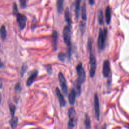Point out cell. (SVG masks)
Segmentation results:
<instances>
[{
    "mask_svg": "<svg viewBox=\"0 0 129 129\" xmlns=\"http://www.w3.org/2000/svg\"><path fill=\"white\" fill-rule=\"evenodd\" d=\"M4 64L3 63V62L1 61V60H0V68H2V67H3Z\"/></svg>",
    "mask_w": 129,
    "mask_h": 129,
    "instance_id": "obj_32",
    "label": "cell"
},
{
    "mask_svg": "<svg viewBox=\"0 0 129 129\" xmlns=\"http://www.w3.org/2000/svg\"><path fill=\"white\" fill-rule=\"evenodd\" d=\"M47 72H48V73H52V68L51 67H50V68H47Z\"/></svg>",
    "mask_w": 129,
    "mask_h": 129,
    "instance_id": "obj_31",
    "label": "cell"
},
{
    "mask_svg": "<svg viewBox=\"0 0 129 129\" xmlns=\"http://www.w3.org/2000/svg\"><path fill=\"white\" fill-rule=\"evenodd\" d=\"M1 101H2V95L1 93H0V104H1Z\"/></svg>",
    "mask_w": 129,
    "mask_h": 129,
    "instance_id": "obj_35",
    "label": "cell"
},
{
    "mask_svg": "<svg viewBox=\"0 0 129 129\" xmlns=\"http://www.w3.org/2000/svg\"><path fill=\"white\" fill-rule=\"evenodd\" d=\"M94 112L95 116L96 119L98 121L100 119V105H99V101L98 99V95L97 93L94 94Z\"/></svg>",
    "mask_w": 129,
    "mask_h": 129,
    "instance_id": "obj_6",
    "label": "cell"
},
{
    "mask_svg": "<svg viewBox=\"0 0 129 129\" xmlns=\"http://www.w3.org/2000/svg\"><path fill=\"white\" fill-rule=\"evenodd\" d=\"M102 73L104 77H108L111 73V66L108 60H105L103 63Z\"/></svg>",
    "mask_w": 129,
    "mask_h": 129,
    "instance_id": "obj_9",
    "label": "cell"
},
{
    "mask_svg": "<svg viewBox=\"0 0 129 129\" xmlns=\"http://www.w3.org/2000/svg\"><path fill=\"white\" fill-rule=\"evenodd\" d=\"M80 1H76L75 3V13H76V17L78 18L79 16V12H80Z\"/></svg>",
    "mask_w": 129,
    "mask_h": 129,
    "instance_id": "obj_22",
    "label": "cell"
},
{
    "mask_svg": "<svg viewBox=\"0 0 129 129\" xmlns=\"http://www.w3.org/2000/svg\"><path fill=\"white\" fill-rule=\"evenodd\" d=\"M80 30L82 34H84L85 30V23H83L82 22H80Z\"/></svg>",
    "mask_w": 129,
    "mask_h": 129,
    "instance_id": "obj_27",
    "label": "cell"
},
{
    "mask_svg": "<svg viewBox=\"0 0 129 129\" xmlns=\"http://www.w3.org/2000/svg\"><path fill=\"white\" fill-rule=\"evenodd\" d=\"M108 34V30L105 28L99 30V34H98L97 43L99 48L101 50H103L105 47V42L107 39V36Z\"/></svg>",
    "mask_w": 129,
    "mask_h": 129,
    "instance_id": "obj_1",
    "label": "cell"
},
{
    "mask_svg": "<svg viewBox=\"0 0 129 129\" xmlns=\"http://www.w3.org/2000/svg\"><path fill=\"white\" fill-rule=\"evenodd\" d=\"M58 79L60 82V84L63 93L66 95L68 92V88L67 85V83L65 78L62 72H60L58 74Z\"/></svg>",
    "mask_w": 129,
    "mask_h": 129,
    "instance_id": "obj_7",
    "label": "cell"
},
{
    "mask_svg": "<svg viewBox=\"0 0 129 129\" xmlns=\"http://www.w3.org/2000/svg\"><path fill=\"white\" fill-rule=\"evenodd\" d=\"M2 81H1V79H0V89H1L2 87Z\"/></svg>",
    "mask_w": 129,
    "mask_h": 129,
    "instance_id": "obj_34",
    "label": "cell"
},
{
    "mask_svg": "<svg viewBox=\"0 0 129 129\" xmlns=\"http://www.w3.org/2000/svg\"><path fill=\"white\" fill-rule=\"evenodd\" d=\"M76 96V94L75 90L74 88L72 89L68 96V100H69V103L71 105H73L75 103Z\"/></svg>",
    "mask_w": 129,
    "mask_h": 129,
    "instance_id": "obj_12",
    "label": "cell"
},
{
    "mask_svg": "<svg viewBox=\"0 0 129 129\" xmlns=\"http://www.w3.org/2000/svg\"><path fill=\"white\" fill-rule=\"evenodd\" d=\"M37 75H38L37 70H35L31 72L29 78L27 79V82H26V84H27V86H30L32 84L33 82L34 81L35 79L36 78Z\"/></svg>",
    "mask_w": 129,
    "mask_h": 129,
    "instance_id": "obj_11",
    "label": "cell"
},
{
    "mask_svg": "<svg viewBox=\"0 0 129 129\" xmlns=\"http://www.w3.org/2000/svg\"><path fill=\"white\" fill-rule=\"evenodd\" d=\"M76 71L77 75L78 76V79L77 80L82 84V83H84L85 80L86 75L85 72L83 67L82 64L81 63H80L78 64V65L76 67Z\"/></svg>",
    "mask_w": 129,
    "mask_h": 129,
    "instance_id": "obj_4",
    "label": "cell"
},
{
    "mask_svg": "<svg viewBox=\"0 0 129 129\" xmlns=\"http://www.w3.org/2000/svg\"><path fill=\"white\" fill-rule=\"evenodd\" d=\"M52 43L54 50H56L57 47V43H58V33L56 31H54L52 34Z\"/></svg>",
    "mask_w": 129,
    "mask_h": 129,
    "instance_id": "obj_13",
    "label": "cell"
},
{
    "mask_svg": "<svg viewBox=\"0 0 129 129\" xmlns=\"http://www.w3.org/2000/svg\"><path fill=\"white\" fill-rule=\"evenodd\" d=\"M64 16H65V19L66 22L68 23V25L70 26V24L71 23V19L69 8H66L65 10V13H64Z\"/></svg>",
    "mask_w": 129,
    "mask_h": 129,
    "instance_id": "obj_15",
    "label": "cell"
},
{
    "mask_svg": "<svg viewBox=\"0 0 129 129\" xmlns=\"http://www.w3.org/2000/svg\"><path fill=\"white\" fill-rule=\"evenodd\" d=\"M56 95L58 96V98L59 101V103L60 104V106L61 107H64L66 105V101L62 93L60 92V90L59 89V88L56 87Z\"/></svg>",
    "mask_w": 129,
    "mask_h": 129,
    "instance_id": "obj_10",
    "label": "cell"
},
{
    "mask_svg": "<svg viewBox=\"0 0 129 129\" xmlns=\"http://www.w3.org/2000/svg\"><path fill=\"white\" fill-rule=\"evenodd\" d=\"M21 89V87H20V83H17V84L16 85V86H15V90H16V91H19Z\"/></svg>",
    "mask_w": 129,
    "mask_h": 129,
    "instance_id": "obj_30",
    "label": "cell"
},
{
    "mask_svg": "<svg viewBox=\"0 0 129 129\" xmlns=\"http://www.w3.org/2000/svg\"><path fill=\"white\" fill-rule=\"evenodd\" d=\"M15 111H16V107H15V106L14 105L12 104L10 105V111L11 115L12 116V117L14 116Z\"/></svg>",
    "mask_w": 129,
    "mask_h": 129,
    "instance_id": "obj_26",
    "label": "cell"
},
{
    "mask_svg": "<svg viewBox=\"0 0 129 129\" xmlns=\"http://www.w3.org/2000/svg\"><path fill=\"white\" fill-rule=\"evenodd\" d=\"M84 124L86 129H91V121L90 117L87 114L85 115V120H84Z\"/></svg>",
    "mask_w": 129,
    "mask_h": 129,
    "instance_id": "obj_19",
    "label": "cell"
},
{
    "mask_svg": "<svg viewBox=\"0 0 129 129\" xmlns=\"http://www.w3.org/2000/svg\"><path fill=\"white\" fill-rule=\"evenodd\" d=\"M102 129H106V126L105 125H104V126L103 127H102Z\"/></svg>",
    "mask_w": 129,
    "mask_h": 129,
    "instance_id": "obj_36",
    "label": "cell"
},
{
    "mask_svg": "<svg viewBox=\"0 0 129 129\" xmlns=\"http://www.w3.org/2000/svg\"><path fill=\"white\" fill-rule=\"evenodd\" d=\"M68 116L69 120L68 124L67 129H73L76 123V112L73 108H70L68 110Z\"/></svg>",
    "mask_w": 129,
    "mask_h": 129,
    "instance_id": "obj_2",
    "label": "cell"
},
{
    "mask_svg": "<svg viewBox=\"0 0 129 129\" xmlns=\"http://www.w3.org/2000/svg\"><path fill=\"white\" fill-rule=\"evenodd\" d=\"M63 3L64 1L63 0H59L57 1V9L59 13H61L63 10Z\"/></svg>",
    "mask_w": 129,
    "mask_h": 129,
    "instance_id": "obj_23",
    "label": "cell"
},
{
    "mask_svg": "<svg viewBox=\"0 0 129 129\" xmlns=\"http://www.w3.org/2000/svg\"><path fill=\"white\" fill-rule=\"evenodd\" d=\"M81 17L83 21H86L87 19V12L85 4L84 3L81 7Z\"/></svg>",
    "mask_w": 129,
    "mask_h": 129,
    "instance_id": "obj_17",
    "label": "cell"
},
{
    "mask_svg": "<svg viewBox=\"0 0 129 129\" xmlns=\"http://www.w3.org/2000/svg\"><path fill=\"white\" fill-rule=\"evenodd\" d=\"M0 36L3 40H5L7 36V31L5 26L3 25L0 28Z\"/></svg>",
    "mask_w": 129,
    "mask_h": 129,
    "instance_id": "obj_16",
    "label": "cell"
},
{
    "mask_svg": "<svg viewBox=\"0 0 129 129\" xmlns=\"http://www.w3.org/2000/svg\"><path fill=\"white\" fill-rule=\"evenodd\" d=\"M66 54L64 52H60L58 55V58L60 61L64 62L66 58Z\"/></svg>",
    "mask_w": 129,
    "mask_h": 129,
    "instance_id": "obj_25",
    "label": "cell"
},
{
    "mask_svg": "<svg viewBox=\"0 0 129 129\" xmlns=\"http://www.w3.org/2000/svg\"><path fill=\"white\" fill-rule=\"evenodd\" d=\"M18 122V117H12V119H11V120L10 121V124L11 126V127L12 128H14L17 126Z\"/></svg>",
    "mask_w": 129,
    "mask_h": 129,
    "instance_id": "obj_21",
    "label": "cell"
},
{
    "mask_svg": "<svg viewBox=\"0 0 129 129\" xmlns=\"http://www.w3.org/2000/svg\"><path fill=\"white\" fill-rule=\"evenodd\" d=\"M20 3L22 8H25L26 6V1H24V0H21L20 1Z\"/></svg>",
    "mask_w": 129,
    "mask_h": 129,
    "instance_id": "obj_29",
    "label": "cell"
},
{
    "mask_svg": "<svg viewBox=\"0 0 129 129\" xmlns=\"http://www.w3.org/2000/svg\"><path fill=\"white\" fill-rule=\"evenodd\" d=\"M105 19L107 24H109L111 20V10L109 6H108L105 9Z\"/></svg>",
    "mask_w": 129,
    "mask_h": 129,
    "instance_id": "obj_14",
    "label": "cell"
},
{
    "mask_svg": "<svg viewBox=\"0 0 129 129\" xmlns=\"http://www.w3.org/2000/svg\"><path fill=\"white\" fill-rule=\"evenodd\" d=\"M89 3L91 5H93L94 3V1H92V0H90V1H89Z\"/></svg>",
    "mask_w": 129,
    "mask_h": 129,
    "instance_id": "obj_33",
    "label": "cell"
},
{
    "mask_svg": "<svg viewBox=\"0 0 129 129\" xmlns=\"http://www.w3.org/2000/svg\"><path fill=\"white\" fill-rule=\"evenodd\" d=\"M36 129V128H33V129Z\"/></svg>",
    "mask_w": 129,
    "mask_h": 129,
    "instance_id": "obj_37",
    "label": "cell"
},
{
    "mask_svg": "<svg viewBox=\"0 0 129 129\" xmlns=\"http://www.w3.org/2000/svg\"><path fill=\"white\" fill-rule=\"evenodd\" d=\"M13 12L14 13H16V15L18 13V8H17V5L15 3H14L13 4Z\"/></svg>",
    "mask_w": 129,
    "mask_h": 129,
    "instance_id": "obj_28",
    "label": "cell"
},
{
    "mask_svg": "<svg viewBox=\"0 0 129 129\" xmlns=\"http://www.w3.org/2000/svg\"><path fill=\"white\" fill-rule=\"evenodd\" d=\"M63 38L64 42L66 45L70 47L71 45V30L69 25L64 26L63 29Z\"/></svg>",
    "mask_w": 129,
    "mask_h": 129,
    "instance_id": "obj_5",
    "label": "cell"
},
{
    "mask_svg": "<svg viewBox=\"0 0 129 129\" xmlns=\"http://www.w3.org/2000/svg\"><path fill=\"white\" fill-rule=\"evenodd\" d=\"M17 22L18 23V25L21 30L23 29L26 26V21H27V17L24 15L18 13L16 15Z\"/></svg>",
    "mask_w": 129,
    "mask_h": 129,
    "instance_id": "obj_8",
    "label": "cell"
},
{
    "mask_svg": "<svg viewBox=\"0 0 129 129\" xmlns=\"http://www.w3.org/2000/svg\"><path fill=\"white\" fill-rule=\"evenodd\" d=\"M81 83L78 80H76L75 82V92L77 96H79L81 93Z\"/></svg>",
    "mask_w": 129,
    "mask_h": 129,
    "instance_id": "obj_18",
    "label": "cell"
},
{
    "mask_svg": "<svg viewBox=\"0 0 129 129\" xmlns=\"http://www.w3.org/2000/svg\"><path fill=\"white\" fill-rule=\"evenodd\" d=\"M27 68H28V67L27 64H23V65L22 67L21 68V69L20 71V75L21 77L23 76V75H24L26 71L27 70Z\"/></svg>",
    "mask_w": 129,
    "mask_h": 129,
    "instance_id": "obj_24",
    "label": "cell"
},
{
    "mask_svg": "<svg viewBox=\"0 0 129 129\" xmlns=\"http://www.w3.org/2000/svg\"><path fill=\"white\" fill-rule=\"evenodd\" d=\"M98 20L100 25L103 23V13L102 10H99L98 13Z\"/></svg>",
    "mask_w": 129,
    "mask_h": 129,
    "instance_id": "obj_20",
    "label": "cell"
},
{
    "mask_svg": "<svg viewBox=\"0 0 129 129\" xmlns=\"http://www.w3.org/2000/svg\"><path fill=\"white\" fill-rule=\"evenodd\" d=\"M89 63H90V71L89 74L90 77L93 78L95 74L96 69V60L94 55L92 52H90L89 56Z\"/></svg>",
    "mask_w": 129,
    "mask_h": 129,
    "instance_id": "obj_3",
    "label": "cell"
}]
</instances>
